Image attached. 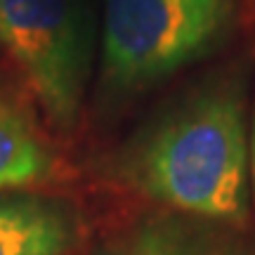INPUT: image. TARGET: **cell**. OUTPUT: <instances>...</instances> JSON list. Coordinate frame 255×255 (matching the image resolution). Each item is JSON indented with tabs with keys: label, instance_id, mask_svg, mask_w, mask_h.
<instances>
[{
	"label": "cell",
	"instance_id": "1",
	"mask_svg": "<svg viewBox=\"0 0 255 255\" xmlns=\"http://www.w3.org/2000/svg\"><path fill=\"white\" fill-rule=\"evenodd\" d=\"M116 170L146 199L201 218H241L248 180L241 95L220 85L170 107L123 146Z\"/></svg>",
	"mask_w": 255,
	"mask_h": 255
},
{
	"label": "cell",
	"instance_id": "2",
	"mask_svg": "<svg viewBox=\"0 0 255 255\" xmlns=\"http://www.w3.org/2000/svg\"><path fill=\"white\" fill-rule=\"evenodd\" d=\"M234 0H104L100 81L132 95L206 55L225 36Z\"/></svg>",
	"mask_w": 255,
	"mask_h": 255
},
{
	"label": "cell",
	"instance_id": "3",
	"mask_svg": "<svg viewBox=\"0 0 255 255\" xmlns=\"http://www.w3.org/2000/svg\"><path fill=\"white\" fill-rule=\"evenodd\" d=\"M0 43L47 121L71 130L90 73V26L81 0H0Z\"/></svg>",
	"mask_w": 255,
	"mask_h": 255
},
{
	"label": "cell",
	"instance_id": "4",
	"mask_svg": "<svg viewBox=\"0 0 255 255\" xmlns=\"http://www.w3.org/2000/svg\"><path fill=\"white\" fill-rule=\"evenodd\" d=\"M50 165V149L26 107L0 90V191L40 182Z\"/></svg>",
	"mask_w": 255,
	"mask_h": 255
},
{
	"label": "cell",
	"instance_id": "5",
	"mask_svg": "<svg viewBox=\"0 0 255 255\" xmlns=\"http://www.w3.org/2000/svg\"><path fill=\"white\" fill-rule=\"evenodd\" d=\"M71 225L62 210L36 199L0 201V255H62Z\"/></svg>",
	"mask_w": 255,
	"mask_h": 255
},
{
	"label": "cell",
	"instance_id": "6",
	"mask_svg": "<svg viewBox=\"0 0 255 255\" xmlns=\"http://www.w3.org/2000/svg\"><path fill=\"white\" fill-rule=\"evenodd\" d=\"M132 255H215L208 251L191 246L180 237H175L165 229H149L144 232L135 246Z\"/></svg>",
	"mask_w": 255,
	"mask_h": 255
},
{
	"label": "cell",
	"instance_id": "7",
	"mask_svg": "<svg viewBox=\"0 0 255 255\" xmlns=\"http://www.w3.org/2000/svg\"><path fill=\"white\" fill-rule=\"evenodd\" d=\"M248 168H251L253 189H255V116H253V126H251V137H248Z\"/></svg>",
	"mask_w": 255,
	"mask_h": 255
}]
</instances>
